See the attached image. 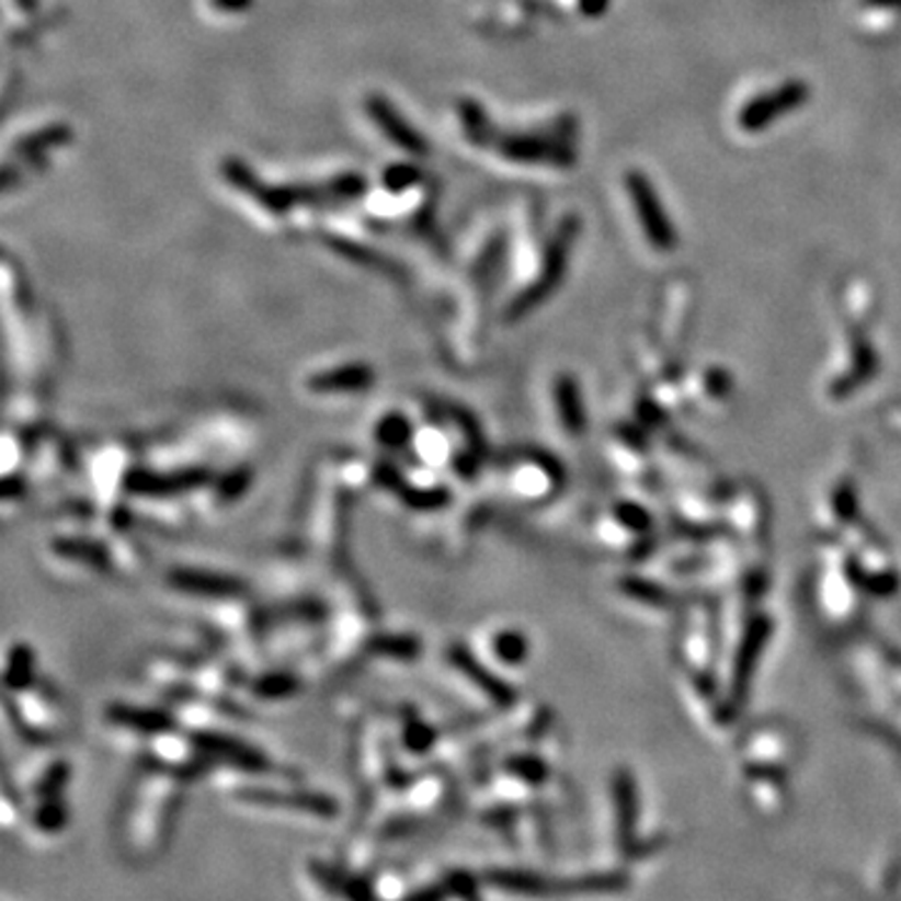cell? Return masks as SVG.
Returning a JSON list of instances; mask_svg holds the SVG:
<instances>
[{"label": "cell", "mask_w": 901, "mask_h": 901, "mask_svg": "<svg viewBox=\"0 0 901 901\" xmlns=\"http://www.w3.org/2000/svg\"><path fill=\"white\" fill-rule=\"evenodd\" d=\"M185 776L148 764L128 789L118 821V844L128 862L148 864L158 859L171 842L179 817Z\"/></svg>", "instance_id": "6da1fadb"}, {"label": "cell", "mask_w": 901, "mask_h": 901, "mask_svg": "<svg viewBox=\"0 0 901 901\" xmlns=\"http://www.w3.org/2000/svg\"><path fill=\"white\" fill-rule=\"evenodd\" d=\"M233 797L241 803H246V807L294 811V814H306L313 819H333L335 814H339V803H335L331 797H326V794L304 791V789H284V786H273V784L241 786Z\"/></svg>", "instance_id": "7a4b0ae2"}, {"label": "cell", "mask_w": 901, "mask_h": 901, "mask_svg": "<svg viewBox=\"0 0 901 901\" xmlns=\"http://www.w3.org/2000/svg\"><path fill=\"white\" fill-rule=\"evenodd\" d=\"M18 719H21L23 734L33 739H53L64 727V714L58 709L56 696L46 688H35L28 684L18 692Z\"/></svg>", "instance_id": "3957f363"}, {"label": "cell", "mask_w": 901, "mask_h": 901, "mask_svg": "<svg viewBox=\"0 0 901 901\" xmlns=\"http://www.w3.org/2000/svg\"><path fill=\"white\" fill-rule=\"evenodd\" d=\"M370 386H374V374H370V368L361 366V364L316 370V374L306 376V381H304L306 394L331 396V399H335V396L366 394Z\"/></svg>", "instance_id": "277c9868"}, {"label": "cell", "mask_w": 901, "mask_h": 901, "mask_svg": "<svg viewBox=\"0 0 901 901\" xmlns=\"http://www.w3.org/2000/svg\"><path fill=\"white\" fill-rule=\"evenodd\" d=\"M70 768L64 759H48L43 764H33L23 774V797L28 801L64 797Z\"/></svg>", "instance_id": "5b68a950"}, {"label": "cell", "mask_w": 901, "mask_h": 901, "mask_svg": "<svg viewBox=\"0 0 901 901\" xmlns=\"http://www.w3.org/2000/svg\"><path fill=\"white\" fill-rule=\"evenodd\" d=\"M28 826L41 836H58L68 826V807L64 797L33 801L28 811Z\"/></svg>", "instance_id": "8992f818"}, {"label": "cell", "mask_w": 901, "mask_h": 901, "mask_svg": "<svg viewBox=\"0 0 901 901\" xmlns=\"http://www.w3.org/2000/svg\"><path fill=\"white\" fill-rule=\"evenodd\" d=\"M409 419L403 413H388L376 426V438L378 444L386 446H403L409 444V438H413V429L406 423Z\"/></svg>", "instance_id": "52a82bcc"}, {"label": "cell", "mask_w": 901, "mask_h": 901, "mask_svg": "<svg viewBox=\"0 0 901 901\" xmlns=\"http://www.w3.org/2000/svg\"><path fill=\"white\" fill-rule=\"evenodd\" d=\"M434 731H431L423 719H406L403 723V749L409 751V754H426L431 751V746L436 744L434 741Z\"/></svg>", "instance_id": "ba28073f"}]
</instances>
